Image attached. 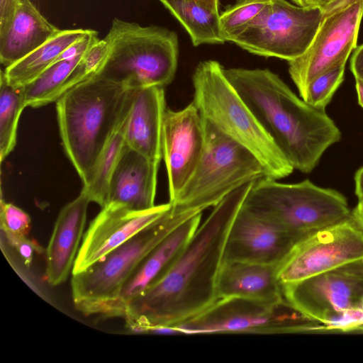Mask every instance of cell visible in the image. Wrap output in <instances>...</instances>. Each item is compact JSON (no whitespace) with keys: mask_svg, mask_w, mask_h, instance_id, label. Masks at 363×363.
Instances as JSON below:
<instances>
[{"mask_svg":"<svg viewBox=\"0 0 363 363\" xmlns=\"http://www.w3.org/2000/svg\"><path fill=\"white\" fill-rule=\"evenodd\" d=\"M210 10L219 13V0H196Z\"/></svg>","mask_w":363,"mask_h":363,"instance_id":"obj_39","label":"cell"},{"mask_svg":"<svg viewBox=\"0 0 363 363\" xmlns=\"http://www.w3.org/2000/svg\"><path fill=\"white\" fill-rule=\"evenodd\" d=\"M20 4L18 0H0V35L9 29Z\"/></svg>","mask_w":363,"mask_h":363,"instance_id":"obj_33","label":"cell"},{"mask_svg":"<svg viewBox=\"0 0 363 363\" xmlns=\"http://www.w3.org/2000/svg\"><path fill=\"white\" fill-rule=\"evenodd\" d=\"M323 15L315 6L271 0L232 42L250 53L289 62L309 48Z\"/></svg>","mask_w":363,"mask_h":363,"instance_id":"obj_10","label":"cell"},{"mask_svg":"<svg viewBox=\"0 0 363 363\" xmlns=\"http://www.w3.org/2000/svg\"><path fill=\"white\" fill-rule=\"evenodd\" d=\"M285 300L306 316L335 331L347 312L363 309V259L281 285Z\"/></svg>","mask_w":363,"mask_h":363,"instance_id":"obj_11","label":"cell"},{"mask_svg":"<svg viewBox=\"0 0 363 363\" xmlns=\"http://www.w3.org/2000/svg\"><path fill=\"white\" fill-rule=\"evenodd\" d=\"M21 4H27L30 2V0H18Z\"/></svg>","mask_w":363,"mask_h":363,"instance_id":"obj_41","label":"cell"},{"mask_svg":"<svg viewBox=\"0 0 363 363\" xmlns=\"http://www.w3.org/2000/svg\"><path fill=\"white\" fill-rule=\"evenodd\" d=\"M354 193L359 201L363 202V166L354 174Z\"/></svg>","mask_w":363,"mask_h":363,"instance_id":"obj_35","label":"cell"},{"mask_svg":"<svg viewBox=\"0 0 363 363\" xmlns=\"http://www.w3.org/2000/svg\"><path fill=\"white\" fill-rule=\"evenodd\" d=\"M201 216L199 213L184 220L140 261L103 317L124 318L130 301L162 277L176 261L200 225Z\"/></svg>","mask_w":363,"mask_h":363,"instance_id":"obj_17","label":"cell"},{"mask_svg":"<svg viewBox=\"0 0 363 363\" xmlns=\"http://www.w3.org/2000/svg\"><path fill=\"white\" fill-rule=\"evenodd\" d=\"M179 21L194 46L225 42L220 30V13L196 0H159Z\"/></svg>","mask_w":363,"mask_h":363,"instance_id":"obj_24","label":"cell"},{"mask_svg":"<svg viewBox=\"0 0 363 363\" xmlns=\"http://www.w3.org/2000/svg\"><path fill=\"white\" fill-rule=\"evenodd\" d=\"M355 88L358 99V103L363 108V77L355 78Z\"/></svg>","mask_w":363,"mask_h":363,"instance_id":"obj_38","label":"cell"},{"mask_svg":"<svg viewBox=\"0 0 363 363\" xmlns=\"http://www.w3.org/2000/svg\"><path fill=\"white\" fill-rule=\"evenodd\" d=\"M110 54V47L105 39L99 40L83 55L72 72L63 89V94L69 89L99 74L106 65Z\"/></svg>","mask_w":363,"mask_h":363,"instance_id":"obj_30","label":"cell"},{"mask_svg":"<svg viewBox=\"0 0 363 363\" xmlns=\"http://www.w3.org/2000/svg\"><path fill=\"white\" fill-rule=\"evenodd\" d=\"M130 100V89L97 76L69 89L57 100L62 145L84 185Z\"/></svg>","mask_w":363,"mask_h":363,"instance_id":"obj_3","label":"cell"},{"mask_svg":"<svg viewBox=\"0 0 363 363\" xmlns=\"http://www.w3.org/2000/svg\"><path fill=\"white\" fill-rule=\"evenodd\" d=\"M254 181L214 206L166 273L127 306L124 318L130 330L148 333L153 328L174 327L218 300L217 279L227 236Z\"/></svg>","mask_w":363,"mask_h":363,"instance_id":"obj_1","label":"cell"},{"mask_svg":"<svg viewBox=\"0 0 363 363\" xmlns=\"http://www.w3.org/2000/svg\"><path fill=\"white\" fill-rule=\"evenodd\" d=\"M242 207L303 236L352 217L347 199L341 193L318 186L308 179L284 184L267 177L257 179Z\"/></svg>","mask_w":363,"mask_h":363,"instance_id":"obj_6","label":"cell"},{"mask_svg":"<svg viewBox=\"0 0 363 363\" xmlns=\"http://www.w3.org/2000/svg\"><path fill=\"white\" fill-rule=\"evenodd\" d=\"M132 102L127 121L126 145L150 161L162 157V133L166 110L164 87L131 89Z\"/></svg>","mask_w":363,"mask_h":363,"instance_id":"obj_19","label":"cell"},{"mask_svg":"<svg viewBox=\"0 0 363 363\" xmlns=\"http://www.w3.org/2000/svg\"><path fill=\"white\" fill-rule=\"evenodd\" d=\"M131 102L132 94L127 109L97 160L89 182L82 188L91 202L101 208L106 203L111 177L126 145L125 132Z\"/></svg>","mask_w":363,"mask_h":363,"instance_id":"obj_25","label":"cell"},{"mask_svg":"<svg viewBox=\"0 0 363 363\" xmlns=\"http://www.w3.org/2000/svg\"><path fill=\"white\" fill-rule=\"evenodd\" d=\"M297 6H309L311 5V0H292Z\"/></svg>","mask_w":363,"mask_h":363,"instance_id":"obj_40","label":"cell"},{"mask_svg":"<svg viewBox=\"0 0 363 363\" xmlns=\"http://www.w3.org/2000/svg\"><path fill=\"white\" fill-rule=\"evenodd\" d=\"M304 237L285 230L241 207L227 236L223 261L279 265Z\"/></svg>","mask_w":363,"mask_h":363,"instance_id":"obj_16","label":"cell"},{"mask_svg":"<svg viewBox=\"0 0 363 363\" xmlns=\"http://www.w3.org/2000/svg\"><path fill=\"white\" fill-rule=\"evenodd\" d=\"M363 259V231L352 217L298 241L278 265L281 285L294 283Z\"/></svg>","mask_w":363,"mask_h":363,"instance_id":"obj_13","label":"cell"},{"mask_svg":"<svg viewBox=\"0 0 363 363\" xmlns=\"http://www.w3.org/2000/svg\"><path fill=\"white\" fill-rule=\"evenodd\" d=\"M271 0H238L220 13L222 35L232 42Z\"/></svg>","mask_w":363,"mask_h":363,"instance_id":"obj_28","label":"cell"},{"mask_svg":"<svg viewBox=\"0 0 363 363\" xmlns=\"http://www.w3.org/2000/svg\"><path fill=\"white\" fill-rule=\"evenodd\" d=\"M347 62H341L314 79L301 96L311 106L325 110L344 80Z\"/></svg>","mask_w":363,"mask_h":363,"instance_id":"obj_29","label":"cell"},{"mask_svg":"<svg viewBox=\"0 0 363 363\" xmlns=\"http://www.w3.org/2000/svg\"><path fill=\"white\" fill-rule=\"evenodd\" d=\"M224 73L293 167L310 173L341 132L325 110L298 98L268 69L224 68Z\"/></svg>","mask_w":363,"mask_h":363,"instance_id":"obj_2","label":"cell"},{"mask_svg":"<svg viewBox=\"0 0 363 363\" xmlns=\"http://www.w3.org/2000/svg\"><path fill=\"white\" fill-rule=\"evenodd\" d=\"M88 194L79 196L60 211L46 248V280L51 286L66 281L72 271L84 236L89 203Z\"/></svg>","mask_w":363,"mask_h":363,"instance_id":"obj_18","label":"cell"},{"mask_svg":"<svg viewBox=\"0 0 363 363\" xmlns=\"http://www.w3.org/2000/svg\"><path fill=\"white\" fill-rule=\"evenodd\" d=\"M104 39L110 54L97 77L127 89L164 88L172 82L179 56L175 32L116 18Z\"/></svg>","mask_w":363,"mask_h":363,"instance_id":"obj_5","label":"cell"},{"mask_svg":"<svg viewBox=\"0 0 363 363\" xmlns=\"http://www.w3.org/2000/svg\"><path fill=\"white\" fill-rule=\"evenodd\" d=\"M174 328L178 333H289L320 332L323 324L294 308L286 300L267 303L243 298L217 300L194 318Z\"/></svg>","mask_w":363,"mask_h":363,"instance_id":"obj_9","label":"cell"},{"mask_svg":"<svg viewBox=\"0 0 363 363\" xmlns=\"http://www.w3.org/2000/svg\"><path fill=\"white\" fill-rule=\"evenodd\" d=\"M84 55L53 63L35 79L23 86L26 106L38 108L56 102L63 94L67 79Z\"/></svg>","mask_w":363,"mask_h":363,"instance_id":"obj_26","label":"cell"},{"mask_svg":"<svg viewBox=\"0 0 363 363\" xmlns=\"http://www.w3.org/2000/svg\"><path fill=\"white\" fill-rule=\"evenodd\" d=\"M171 208L169 203L135 211L109 203L90 223L83 236L75 259L72 274L86 270L110 252L150 225Z\"/></svg>","mask_w":363,"mask_h":363,"instance_id":"obj_15","label":"cell"},{"mask_svg":"<svg viewBox=\"0 0 363 363\" xmlns=\"http://www.w3.org/2000/svg\"><path fill=\"white\" fill-rule=\"evenodd\" d=\"M350 69L354 78L363 77V44L356 48L352 54Z\"/></svg>","mask_w":363,"mask_h":363,"instance_id":"obj_34","label":"cell"},{"mask_svg":"<svg viewBox=\"0 0 363 363\" xmlns=\"http://www.w3.org/2000/svg\"><path fill=\"white\" fill-rule=\"evenodd\" d=\"M203 120V152L192 177L176 199L169 202L174 213H202L216 206L239 186L267 177L264 168L254 155L211 122Z\"/></svg>","mask_w":363,"mask_h":363,"instance_id":"obj_7","label":"cell"},{"mask_svg":"<svg viewBox=\"0 0 363 363\" xmlns=\"http://www.w3.org/2000/svg\"><path fill=\"white\" fill-rule=\"evenodd\" d=\"M192 84L193 102L201 116L254 155L267 177L279 179L293 172L291 164L228 81L218 62L199 63Z\"/></svg>","mask_w":363,"mask_h":363,"instance_id":"obj_4","label":"cell"},{"mask_svg":"<svg viewBox=\"0 0 363 363\" xmlns=\"http://www.w3.org/2000/svg\"><path fill=\"white\" fill-rule=\"evenodd\" d=\"M159 165L126 145L111 177L106 205L116 203L135 211L153 208Z\"/></svg>","mask_w":363,"mask_h":363,"instance_id":"obj_20","label":"cell"},{"mask_svg":"<svg viewBox=\"0 0 363 363\" xmlns=\"http://www.w3.org/2000/svg\"><path fill=\"white\" fill-rule=\"evenodd\" d=\"M195 214L174 213L170 208L90 267L72 274L71 288L75 308L85 315L103 316L140 261L174 229Z\"/></svg>","mask_w":363,"mask_h":363,"instance_id":"obj_8","label":"cell"},{"mask_svg":"<svg viewBox=\"0 0 363 363\" xmlns=\"http://www.w3.org/2000/svg\"><path fill=\"white\" fill-rule=\"evenodd\" d=\"M89 29H67L50 38L32 52L5 68L4 76L7 82L16 87L23 86L47 68L72 43L84 36Z\"/></svg>","mask_w":363,"mask_h":363,"instance_id":"obj_23","label":"cell"},{"mask_svg":"<svg viewBox=\"0 0 363 363\" xmlns=\"http://www.w3.org/2000/svg\"><path fill=\"white\" fill-rule=\"evenodd\" d=\"M352 217L363 231V202L359 201L352 211Z\"/></svg>","mask_w":363,"mask_h":363,"instance_id":"obj_37","label":"cell"},{"mask_svg":"<svg viewBox=\"0 0 363 363\" xmlns=\"http://www.w3.org/2000/svg\"><path fill=\"white\" fill-rule=\"evenodd\" d=\"M204 146L203 120L193 101L181 110L166 108L162 149L168 177L169 202L176 199L192 177Z\"/></svg>","mask_w":363,"mask_h":363,"instance_id":"obj_14","label":"cell"},{"mask_svg":"<svg viewBox=\"0 0 363 363\" xmlns=\"http://www.w3.org/2000/svg\"><path fill=\"white\" fill-rule=\"evenodd\" d=\"M343 0H311V5L319 8L323 13L333 8Z\"/></svg>","mask_w":363,"mask_h":363,"instance_id":"obj_36","label":"cell"},{"mask_svg":"<svg viewBox=\"0 0 363 363\" xmlns=\"http://www.w3.org/2000/svg\"><path fill=\"white\" fill-rule=\"evenodd\" d=\"M277 268L278 265L223 261L217 279L218 300L237 297L267 303L283 301Z\"/></svg>","mask_w":363,"mask_h":363,"instance_id":"obj_21","label":"cell"},{"mask_svg":"<svg viewBox=\"0 0 363 363\" xmlns=\"http://www.w3.org/2000/svg\"><path fill=\"white\" fill-rule=\"evenodd\" d=\"M9 243L18 251L19 255L26 266H29L33 259L34 251L39 248L37 244L25 237L6 238Z\"/></svg>","mask_w":363,"mask_h":363,"instance_id":"obj_32","label":"cell"},{"mask_svg":"<svg viewBox=\"0 0 363 363\" xmlns=\"http://www.w3.org/2000/svg\"><path fill=\"white\" fill-rule=\"evenodd\" d=\"M29 215L11 203L1 201V228L6 237L27 236L30 227Z\"/></svg>","mask_w":363,"mask_h":363,"instance_id":"obj_31","label":"cell"},{"mask_svg":"<svg viewBox=\"0 0 363 363\" xmlns=\"http://www.w3.org/2000/svg\"><path fill=\"white\" fill-rule=\"evenodd\" d=\"M27 107L23 87L11 85L4 71L0 76V160L12 152L16 145L18 121Z\"/></svg>","mask_w":363,"mask_h":363,"instance_id":"obj_27","label":"cell"},{"mask_svg":"<svg viewBox=\"0 0 363 363\" xmlns=\"http://www.w3.org/2000/svg\"><path fill=\"white\" fill-rule=\"evenodd\" d=\"M362 16L363 0H343L323 13L309 48L289 62V73L301 97L314 79L347 62L357 47Z\"/></svg>","mask_w":363,"mask_h":363,"instance_id":"obj_12","label":"cell"},{"mask_svg":"<svg viewBox=\"0 0 363 363\" xmlns=\"http://www.w3.org/2000/svg\"><path fill=\"white\" fill-rule=\"evenodd\" d=\"M60 31L30 1L21 3L9 29L0 35L1 63L5 68L12 65Z\"/></svg>","mask_w":363,"mask_h":363,"instance_id":"obj_22","label":"cell"}]
</instances>
